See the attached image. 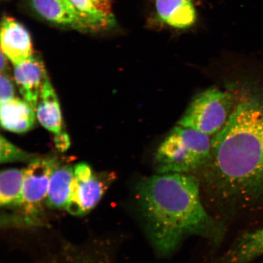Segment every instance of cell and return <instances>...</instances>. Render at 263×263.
Segmentation results:
<instances>
[{
    "instance_id": "obj_15",
    "label": "cell",
    "mask_w": 263,
    "mask_h": 263,
    "mask_svg": "<svg viewBox=\"0 0 263 263\" xmlns=\"http://www.w3.org/2000/svg\"><path fill=\"white\" fill-rule=\"evenodd\" d=\"M25 180V170L8 169L0 174V204L18 206L21 203Z\"/></svg>"
},
{
    "instance_id": "obj_4",
    "label": "cell",
    "mask_w": 263,
    "mask_h": 263,
    "mask_svg": "<svg viewBox=\"0 0 263 263\" xmlns=\"http://www.w3.org/2000/svg\"><path fill=\"white\" fill-rule=\"evenodd\" d=\"M233 106L231 94L216 88H208L197 95L177 124L213 136L224 126Z\"/></svg>"
},
{
    "instance_id": "obj_3",
    "label": "cell",
    "mask_w": 263,
    "mask_h": 263,
    "mask_svg": "<svg viewBox=\"0 0 263 263\" xmlns=\"http://www.w3.org/2000/svg\"><path fill=\"white\" fill-rule=\"evenodd\" d=\"M212 140L208 136L182 126L174 127L157 148L156 174L199 173L210 161Z\"/></svg>"
},
{
    "instance_id": "obj_19",
    "label": "cell",
    "mask_w": 263,
    "mask_h": 263,
    "mask_svg": "<svg viewBox=\"0 0 263 263\" xmlns=\"http://www.w3.org/2000/svg\"><path fill=\"white\" fill-rule=\"evenodd\" d=\"M54 143L59 151L64 152L68 149L70 145V141L67 133H61L55 135Z\"/></svg>"
},
{
    "instance_id": "obj_11",
    "label": "cell",
    "mask_w": 263,
    "mask_h": 263,
    "mask_svg": "<svg viewBox=\"0 0 263 263\" xmlns=\"http://www.w3.org/2000/svg\"><path fill=\"white\" fill-rule=\"evenodd\" d=\"M35 111L27 102L19 99L13 98L1 103L2 126L13 133H26L34 126Z\"/></svg>"
},
{
    "instance_id": "obj_5",
    "label": "cell",
    "mask_w": 263,
    "mask_h": 263,
    "mask_svg": "<svg viewBox=\"0 0 263 263\" xmlns=\"http://www.w3.org/2000/svg\"><path fill=\"white\" fill-rule=\"evenodd\" d=\"M59 162L54 157H37L25 169L24 189L18 206L21 209L23 219L29 224L38 221L42 215L49 180Z\"/></svg>"
},
{
    "instance_id": "obj_20",
    "label": "cell",
    "mask_w": 263,
    "mask_h": 263,
    "mask_svg": "<svg viewBox=\"0 0 263 263\" xmlns=\"http://www.w3.org/2000/svg\"><path fill=\"white\" fill-rule=\"evenodd\" d=\"M97 7L107 14L114 15L112 0H91Z\"/></svg>"
},
{
    "instance_id": "obj_1",
    "label": "cell",
    "mask_w": 263,
    "mask_h": 263,
    "mask_svg": "<svg viewBox=\"0 0 263 263\" xmlns=\"http://www.w3.org/2000/svg\"><path fill=\"white\" fill-rule=\"evenodd\" d=\"M198 177L209 211L226 226L263 208V95L245 99L212 140Z\"/></svg>"
},
{
    "instance_id": "obj_14",
    "label": "cell",
    "mask_w": 263,
    "mask_h": 263,
    "mask_svg": "<svg viewBox=\"0 0 263 263\" xmlns=\"http://www.w3.org/2000/svg\"><path fill=\"white\" fill-rule=\"evenodd\" d=\"M37 117L43 126L55 135L61 133L62 119L60 105L57 94L48 78L42 88Z\"/></svg>"
},
{
    "instance_id": "obj_18",
    "label": "cell",
    "mask_w": 263,
    "mask_h": 263,
    "mask_svg": "<svg viewBox=\"0 0 263 263\" xmlns=\"http://www.w3.org/2000/svg\"><path fill=\"white\" fill-rule=\"evenodd\" d=\"M0 101L6 103L14 98V85L9 76L4 72L0 77Z\"/></svg>"
},
{
    "instance_id": "obj_12",
    "label": "cell",
    "mask_w": 263,
    "mask_h": 263,
    "mask_svg": "<svg viewBox=\"0 0 263 263\" xmlns=\"http://www.w3.org/2000/svg\"><path fill=\"white\" fill-rule=\"evenodd\" d=\"M263 256V227L241 235L218 263H250Z\"/></svg>"
},
{
    "instance_id": "obj_2",
    "label": "cell",
    "mask_w": 263,
    "mask_h": 263,
    "mask_svg": "<svg viewBox=\"0 0 263 263\" xmlns=\"http://www.w3.org/2000/svg\"><path fill=\"white\" fill-rule=\"evenodd\" d=\"M135 198L147 238L156 254L167 257L193 236L218 245L226 225L203 202L198 177L189 174H156L139 181Z\"/></svg>"
},
{
    "instance_id": "obj_16",
    "label": "cell",
    "mask_w": 263,
    "mask_h": 263,
    "mask_svg": "<svg viewBox=\"0 0 263 263\" xmlns=\"http://www.w3.org/2000/svg\"><path fill=\"white\" fill-rule=\"evenodd\" d=\"M87 23L92 31L98 32L113 28L116 24L114 15L99 9L91 0H69Z\"/></svg>"
},
{
    "instance_id": "obj_10",
    "label": "cell",
    "mask_w": 263,
    "mask_h": 263,
    "mask_svg": "<svg viewBox=\"0 0 263 263\" xmlns=\"http://www.w3.org/2000/svg\"><path fill=\"white\" fill-rule=\"evenodd\" d=\"M156 14L161 24L176 29L195 25L197 14L192 0H156Z\"/></svg>"
},
{
    "instance_id": "obj_17",
    "label": "cell",
    "mask_w": 263,
    "mask_h": 263,
    "mask_svg": "<svg viewBox=\"0 0 263 263\" xmlns=\"http://www.w3.org/2000/svg\"><path fill=\"white\" fill-rule=\"evenodd\" d=\"M0 145H1L0 161L2 163L21 162V161H29L31 162L32 160L37 157L19 149L18 147L10 143L3 136H1Z\"/></svg>"
},
{
    "instance_id": "obj_7",
    "label": "cell",
    "mask_w": 263,
    "mask_h": 263,
    "mask_svg": "<svg viewBox=\"0 0 263 263\" xmlns=\"http://www.w3.org/2000/svg\"><path fill=\"white\" fill-rule=\"evenodd\" d=\"M36 14L49 24L81 32H92L69 0H29Z\"/></svg>"
},
{
    "instance_id": "obj_21",
    "label": "cell",
    "mask_w": 263,
    "mask_h": 263,
    "mask_svg": "<svg viewBox=\"0 0 263 263\" xmlns=\"http://www.w3.org/2000/svg\"><path fill=\"white\" fill-rule=\"evenodd\" d=\"M7 57H6L4 53L1 52V62H0V70H1V73H4L6 71V68H7V60H6Z\"/></svg>"
},
{
    "instance_id": "obj_8",
    "label": "cell",
    "mask_w": 263,
    "mask_h": 263,
    "mask_svg": "<svg viewBox=\"0 0 263 263\" xmlns=\"http://www.w3.org/2000/svg\"><path fill=\"white\" fill-rule=\"evenodd\" d=\"M1 49L15 65L33 55L30 34L24 25L12 16L5 15L1 23Z\"/></svg>"
},
{
    "instance_id": "obj_9",
    "label": "cell",
    "mask_w": 263,
    "mask_h": 263,
    "mask_svg": "<svg viewBox=\"0 0 263 263\" xmlns=\"http://www.w3.org/2000/svg\"><path fill=\"white\" fill-rule=\"evenodd\" d=\"M14 77L25 101L35 110L43 85L48 78L41 59L33 55L15 65Z\"/></svg>"
},
{
    "instance_id": "obj_6",
    "label": "cell",
    "mask_w": 263,
    "mask_h": 263,
    "mask_svg": "<svg viewBox=\"0 0 263 263\" xmlns=\"http://www.w3.org/2000/svg\"><path fill=\"white\" fill-rule=\"evenodd\" d=\"M114 180L112 174H94L90 169L74 175L70 200L66 209L73 215H84L100 201Z\"/></svg>"
},
{
    "instance_id": "obj_13",
    "label": "cell",
    "mask_w": 263,
    "mask_h": 263,
    "mask_svg": "<svg viewBox=\"0 0 263 263\" xmlns=\"http://www.w3.org/2000/svg\"><path fill=\"white\" fill-rule=\"evenodd\" d=\"M74 179V169L59 162L49 180L46 203L49 208L58 209L67 207Z\"/></svg>"
}]
</instances>
